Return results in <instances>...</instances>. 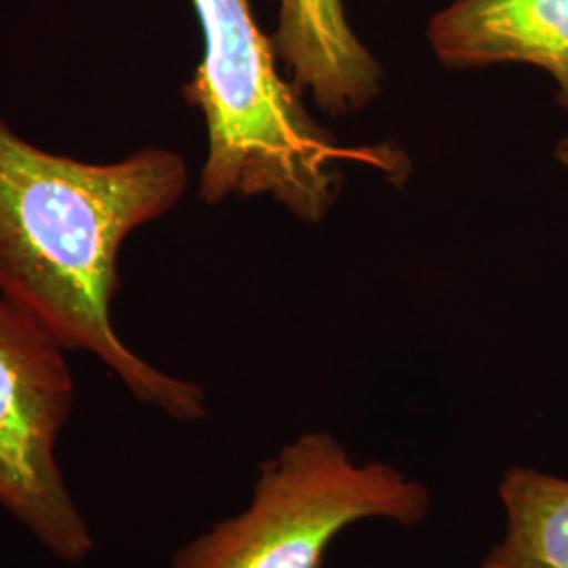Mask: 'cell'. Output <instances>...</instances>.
I'll return each instance as SVG.
<instances>
[{
    "instance_id": "4",
    "label": "cell",
    "mask_w": 568,
    "mask_h": 568,
    "mask_svg": "<svg viewBox=\"0 0 568 568\" xmlns=\"http://www.w3.org/2000/svg\"><path fill=\"white\" fill-rule=\"evenodd\" d=\"M65 352L0 295V508L49 556L81 565L95 539L58 457L77 396Z\"/></svg>"
},
{
    "instance_id": "1",
    "label": "cell",
    "mask_w": 568,
    "mask_h": 568,
    "mask_svg": "<svg viewBox=\"0 0 568 568\" xmlns=\"http://www.w3.org/2000/svg\"><path fill=\"white\" fill-rule=\"evenodd\" d=\"M187 187L178 152L143 148L119 163H82L26 142L0 119V295L68 352H87L135 400L175 422L209 415L203 387L124 344L112 323L124 239L169 213Z\"/></svg>"
},
{
    "instance_id": "7",
    "label": "cell",
    "mask_w": 568,
    "mask_h": 568,
    "mask_svg": "<svg viewBox=\"0 0 568 568\" xmlns=\"http://www.w3.org/2000/svg\"><path fill=\"white\" fill-rule=\"evenodd\" d=\"M499 501L506 530L480 568H568V478L509 467Z\"/></svg>"
},
{
    "instance_id": "2",
    "label": "cell",
    "mask_w": 568,
    "mask_h": 568,
    "mask_svg": "<svg viewBox=\"0 0 568 568\" xmlns=\"http://www.w3.org/2000/svg\"><path fill=\"white\" fill-rule=\"evenodd\" d=\"M192 7L203 60L182 93L206 124L204 203L270 196L305 224H318L342 192V164L405 175L403 156L389 148L344 145L305 110L302 91L278 72L276 47L251 0H192Z\"/></svg>"
},
{
    "instance_id": "8",
    "label": "cell",
    "mask_w": 568,
    "mask_h": 568,
    "mask_svg": "<svg viewBox=\"0 0 568 568\" xmlns=\"http://www.w3.org/2000/svg\"><path fill=\"white\" fill-rule=\"evenodd\" d=\"M558 159H560V163L565 164L568 169V138L558 145Z\"/></svg>"
},
{
    "instance_id": "5",
    "label": "cell",
    "mask_w": 568,
    "mask_h": 568,
    "mask_svg": "<svg viewBox=\"0 0 568 568\" xmlns=\"http://www.w3.org/2000/svg\"><path fill=\"white\" fill-rule=\"evenodd\" d=\"M427 39L448 68L528 63L546 70L568 112V0H450Z\"/></svg>"
},
{
    "instance_id": "3",
    "label": "cell",
    "mask_w": 568,
    "mask_h": 568,
    "mask_svg": "<svg viewBox=\"0 0 568 568\" xmlns=\"http://www.w3.org/2000/svg\"><path fill=\"white\" fill-rule=\"evenodd\" d=\"M432 495L386 462L356 464L326 432H310L260 466L248 506L209 528L171 568H323L333 541L365 520L426 523Z\"/></svg>"
},
{
    "instance_id": "6",
    "label": "cell",
    "mask_w": 568,
    "mask_h": 568,
    "mask_svg": "<svg viewBox=\"0 0 568 568\" xmlns=\"http://www.w3.org/2000/svg\"><path fill=\"white\" fill-rule=\"evenodd\" d=\"M274 47L291 81L328 116L365 110L382 93V68L349 28L342 0H278Z\"/></svg>"
}]
</instances>
